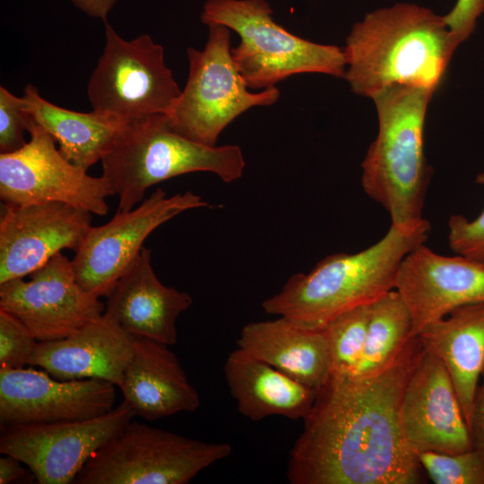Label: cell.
Instances as JSON below:
<instances>
[{
  "label": "cell",
  "instance_id": "cell-14",
  "mask_svg": "<svg viewBox=\"0 0 484 484\" xmlns=\"http://www.w3.org/2000/svg\"><path fill=\"white\" fill-rule=\"evenodd\" d=\"M115 385L97 378L62 380L34 368H0V425L92 419L114 408Z\"/></svg>",
  "mask_w": 484,
  "mask_h": 484
},
{
  "label": "cell",
  "instance_id": "cell-24",
  "mask_svg": "<svg viewBox=\"0 0 484 484\" xmlns=\"http://www.w3.org/2000/svg\"><path fill=\"white\" fill-rule=\"evenodd\" d=\"M33 120L58 143L62 155L87 170L102 157L125 123L95 110L78 112L58 107L27 84L22 96Z\"/></svg>",
  "mask_w": 484,
  "mask_h": 484
},
{
  "label": "cell",
  "instance_id": "cell-22",
  "mask_svg": "<svg viewBox=\"0 0 484 484\" xmlns=\"http://www.w3.org/2000/svg\"><path fill=\"white\" fill-rule=\"evenodd\" d=\"M224 376L238 411L252 421L271 416L304 419L316 390L237 348L227 357Z\"/></svg>",
  "mask_w": 484,
  "mask_h": 484
},
{
  "label": "cell",
  "instance_id": "cell-13",
  "mask_svg": "<svg viewBox=\"0 0 484 484\" xmlns=\"http://www.w3.org/2000/svg\"><path fill=\"white\" fill-rule=\"evenodd\" d=\"M0 284V308L20 319L38 341L72 335L104 314L105 305L77 282L61 252L30 274Z\"/></svg>",
  "mask_w": 484,
  "mask_h": 484
},
{
  "label": "cell",
  "instance_id": "cell-19",
  "mask_svg": "<svg viewBox=\"0 0 484 484\" xmlns=\"http://www.w3.org/2000/svg\"><path fill=\"white\" fill-rule=\"evenodd\" d=\"M135 338L103 314L68 337L39 341L29 366L62 380L97 378L119 388Z\"/></svg>",
  "mask_w": 484,
  "mask_h": 484
},
{
  "label": "cell",
  "instance_id": "cell-31",
  "mask_svg": "<svg viewBox=\"0 0 484 484\" xmlns=\"http://www.w3.org/2000/svg\"><path fill=\"white\" fill-rule=\"evenodd\" d=\"M483 12L484 0H457L443 17L452 34L462 43L473 33L477 20Z\"/></svg>",
  "mask_w": 484,
  "mask_h": 484
},
{
  "label": "cell",
  "instance_id": "cell-20",
  "mask_svg": "<svg viewBox=\"0 0 484 484\" xmlns=\"http://www.w3.org/2000/svg\"><path fill=\"white\" fill-rule=\"evenodd\" d=\"M168 344L136 337L119 386L135 416L148 421L199 409L198 392Z\"/></svg>",
  "mask_w": 484,
  "mask_h": 484
},
{
  "label": "cell",
  "instance_id": "cell-34",
  "mask_svg": "<svg viewBox=\"0 0 484 484\" xmlns=\"http://www.w3.org/2000/svg\"><path fill=\"white\" fill-rule=\"evenodd\" d=\"M118 0H71L80 11L91 18L106 19Z\"/></svg>",
  "mask_w": 484,
  "mask_h": 484
},
{
  "label": "cell",
  "instance_id": "cell-7",
  "mask_svg": "<svg viewBox=\"0 0 484 484\" xmlns=\"http://www.w3.org/2000/svg\"><path fill=\"white\" fill-rule=\"evenodd\" d=\"M232 446L131 420L77 474L75 484H186Z\"/></svg>",
  "mask_w": 484,
  "mask_h": 484
},
{
  "label": "cell",
  "instance_id": "cell-8",
  "mask_svg": "<svg viewBox=\"0 0 484 484\" xmlns=\"http://www.w3.org/2000/svg\"><path fill=\"white\" fill-rule=\"evenodd\" d=\"M203 50H186V84L168 115L170 126L203 144L215 146L222 131L239 115L257 106H271L280 98L276 87L250 91L231 56L230 30L208 25Z\"/></svg>",
  "mask_w": 484,
  "mask_h": 484
},
{
  "label": "cell",
  "instance_id": "cell-18",
  "mask_svg": "<svg viewBox=\"0 0 484 484\" xmlns=\"http://www.w3.org/2000/svg\"><path fill=\"white\" fill-rule=\"evenodd\" d=\"M192 304L191 295L158 279L151 264V250L143 246L108 294L104 314L135 337L170 346L177 341L178 316Z\"/></svg>",
  "mask_w": 484,
  "mask_h": 484
},
{
  "label": "cell",
  "instance_id": "cell-1",
  "mask_svg": "<svg viewBox=\"0 0 484 484\" xmlns=\"http://www.w3.org/2000/svg\"><path fill=\"white\" fill-rule=\"evenodd\" d=\"M422 349L414 336L378 376L357 382L331 376L316 390L290 453V483H424L423 469L401 422L404 389Z\"/></svg>",
  "mask_w": 484,
  "mask_h": 484
},
{
  "label": "cell",
  "instance_id": "cell-2",
  "mask_svg": "<svg viewBox=\"0 0 484 484\" xmlns=\"http://www.w3.org/2000/svg\"><path fill=\"white\" fill-rule=\"evenodd\" d=\"M461 43L444 17L412 3L367 13L346 38L344 77L357 95L372 98L397 84L436 91Z\"/></svg>",
  "mask_w": 484,
  "mask_h": 484
},
{
  "label": "cell",
  "instance_id": "cell-17",
  "mask_svg": "<svg viewBox=\"0 0 484 484\" xmlns=\"http://www.w3.org/2000/svg\"><path fill=\"white\" fill-rule=\"evenodd\" d=\"M401 422L404 437L417 455L472 449L451 377L442 361L424 347L404 389Z\"/></svg>",
  "mask_w": 484,
  "mask_h": 484
},
{
  "label": "cell",
  "instance_id": "cell-30",
  "mask_svg": "<svg viewBox=\"0 0 484 484\" xmlns=\"http://www.w3.org/2000/svg\"><path fill=\"white\" fill-rule=\"evenodd\" d=\"M476 182L484 186V169ZM448 243L453 252L484 263V209L478 217L468 220L454 214L448 220Z\"/></svg>",
  "mask_w": 484,
  "mask_h": 484
},
{
  "label": "cell",
  "instance_id": "cell-11",
  "mask_svg": "<svg viewBox=\"0 0 484 484\" xmlns=\"http://www.w3.org/2000/svg\"><path fill=\"white\" fill-rule=\"evenodd\" d=\"M208 206L191 191L168 197L158 188L138 206L117 212L108 222L91 227L75 251L72 264L77 282L96 297H107L154 229L186 211Z\"/></svg>",
  "mask_w": 484,
  "mask_h": 484
},
{
  "label": "cell",
  "instance_id": "cell-25",
  "mask_svg": "<svg viewBox=\"0 0 484 484\" xmlns=\"http://www.w3.org/2000/svg\"><path fill=\"white\" fill-rule=\"evenodd\" d=\"M412 337L410 312L393 290L371 304L360 360L355 371L344 377L365 382L378 376L397 361Z\"/></svg>",
  "mask_w": 484,
  "mask_h": 484
},
{
  "label": "cell",
  "instance_id": "cell-33",
  "mask_svg": "<svg viewBox=\"0 0 484 484\" xmlns=\"http://www.w3.org/2000/svg\"><path fill=\"white\" fill-rule=\"evenodd\" d=\"M35 480L31 471L18 458L4 454L0 458V484L27 482Z\"/></svg>",
  "mask_w": 484,
  "mask_h": 484
},
{
  "label": "cell",
  "instance_id": "cell-23",
  "mask_svg": "<svg viewBox=\"0 0 484 484\" xmlns=\"http://www.w3.org/2000/svg\"><path fill=\"white\" fill-rule=\"evenodd\" d=\"M417 337L446 368L469 428L475 393L484 369V303L454 310L427 326Z\"/></svg>",
  "mask_w": 484,
  "mask_h": 484
},
{
  "label": "cell",
  "instance_id": "cell-32",
  "mask_svg": "<svg viewBox=\"0 0 484 484\" xmlns=\"http://www.w3.org/2000/svg\"><path fill=\"white\" fill-rule=\"evenodd\" d=\"M469 430L472 448L484 454V369L475 393Z\"/></svg>",
  "mask_w": 484,
  "mask_h": 484
},
{
  "label": "cell",
  "instance_id": "cell-27",
  "mask_svg": "<svg viewBox=\"0 0 484 484\" xmlns=\"http://www.w3.org/2000/svg\"><path fill=\"white\" fill-rule=\"evenodd\" d=\"M417 456L436 484H484V454L473 448L458 454L423 452Z\"/></svg>",
  "mask_w": 484,
  "mask_h": 484
},
{
  "label": "cell",
  "instance_id": "cell-29",
  "mask_svg": "<svg viewBox=\"0 0 484 484\" xmlns=\"http://www.w3.org/2000/svg\"><path fill=\"white\" fill-rule=\"evenodd\" d=\"M33 118L22 97L0 87V151L8 153L26 144L24 132H29Z\"/></svg>",
  "mask_w": 484,
  "mask_h": 484
},
{
  "label": "cell",
  "instance_id": "cell-9",
  "mask_svg": "<svg viewBox=\"0 0 484 484\" xmlns=\"http://www.w3.org/2000/svg\"><path fill=\"white\" fill-rule=\"evenodd\" d=\"M181 91L162 46L148 34L125 39L105 22L104 49L87 88L93 110L124 123L168 115Z\"/></svg>",
  "mask_w": 484,
  "mask_h": 484
},
{
  "label": "cell",
  "instance_id": "cell-12",
  "mask_svg": "<svg viewBox=\"0 0 484 484\" xmlns=\"http://www.w3.org/2000/svg\"><path fill=\"white\" fill-rule=\"evenodd\" d=\"M134 416L123 400L92 419L1 426L0 452L21 460L39 484L73 483L93 454Z\"/></svg>",
  "mask_w": 484,
  "mask_h": 484
},
{
  "label": "cell",
  "instance_id": "cell-6",
  "mask_svg": "<svg viewBox=\"0 0 484 484\" xmlns=\"http://www.w3.org/2000/svg\"><path fill=\"white\" fill-rule=\"evenodd\" d=\"M266 0H207L201 21L235 31L239 43L233 61L249 89L264 90L298 73L344 77L343 48L319 44L290 32L272 18Z\"/></svg>",
  "mask_w": 484,
  "mask_h": 484
},
{
  "label": "cell",
  "instance_id": "cell-16",
  "mask_svg": "<svg viewBox=\"0 0 484 484\" xmlns=\"http://www.w3.org/2000/svg\"><path fill=\"white\" fill-rule=\"evenodd\" d=\"M91 227V213L62 203L4 204L0 284L30 275L63 249L75 252Z\"/></svg>",
  "mask_w": 484,
  "mask_h": 484
},
{
  "label": "cell",
  "instance_id": "cell-26",
  "mask_svg": "<svg viewBox=\"0 0 484 484\" xmlns=\"http://www.w3.org/2000/svg\"><path fill=\"white\" fill-rule=\"evenodd\" d=\"M371 305L347 310L324 328L330 354L331 376H350L364 349Z\"/></svg>",
  "mask_w": 484,
  "mask_h": 484
},
{
  "label": "cell",
  "instance_id": "cell-15",
  "mask_svg": "<svg viewBox=\"0 0 484 484\" xmlns=\"http://www.w3.org/2000/svg\"><path fill=\"white\" fill-rule=\"evenodd\" d=\"M394 290L410 312L412 335L417 336L459 307L484 303V263L442 255L421 244L402 261Z\"/></svg>",
  "mask_w": 484,
  "mask_h": 484
},
{
  "label": "cell",
  "instance_id": "cell-10",
  "mask_svg": "<svg viewBox=\"0 0 484 484\" xmlns=\"http://www.w3.org/2000/svg\"><path fill=\"white\" fill-rule=\"evenodd\" d=\"M30 140L21 149L0 154V198L4 204L62 203L97 215L108 212L107 198L116 194L103 176L66 160L51 135L33 121Z\"/></svg>",
  "mask_w": 484,
  "mask_h": 484
},
{
  "label": "cell",
  "instance_id": "cell-5",
  "mask_svg": "<svg viewBox=\"0 0 484 484\" xmlns=\"http://www.w3.org/2000/svg\"><path fill=\"white\" fill-rule=\"evenodd\" d=\"M100 161L102 176L118 195L117 212L133 209L149 187L167 179L203 171L230 183L242 177L246 167L238 145L194 142L175 131L165 115L124 124Z\"/></svg>",
  "mask_w": 484,
  "mask_h": 484
},
{
  "label": "cell",
  "instance_id": "cell-21",
  "mask_svg": "<svg viewBox=\"0 0 484 484\" xmlns=\"http://www.w3.org/2000/svg\"><path fill=\"white\" fill-rule=\"evenodd\" d=\"M237 346L315 390L332 375L324 329H307L284 316L246 324Z\"/></svg>",
  "mask_w": 484,
  "mask_h": 484
},
{
  "label": "cell",
  "instance_id": "cell-4",
  "mask_svg": "<svg viewBox=\"0 0 484 484\" xmlns=\"http://www.w3.org/2000/svg\"><path fill=\"white\" fill-rule=\"evenodd\" d=\"M435 92L428 87L397 84L371 98L378 131L361 163V186L394 225L423 219L432 174L425 154V121Z\"/></svg>",
  "mask_w": 484,
  "mask_h": 484
},
{
  "label": "cell",
  "instance_id": "cell-28",
  "mask_svg": "<svg viewBox=\"0 0 484 484\" xmlns=\"http://www.w3.org/2000/svg\"><path fill=\"white\" fill-rule=\"evenodd\" d=\"M38 342L20 319L0 308V368L29 366Z\"/></svg>",
  "mask_w": 484,
  "mask_h": 484
},
{
  "label": "cell",
  "instance_id": "cell-3",
  "mask_svg": "<svg viewBox=\"0 0 484 484\" xmlns=\"http://www.w3.org/2000/svg\"><path fill=\"white\" fill-rule=\"evenodd\" d=\"M429 232L430 224L424 218L411 225L391 224L369 247L327 255L308 272L292 275L262 307L301 327L322 330L340 314L371 305L394 290L402 261L425 244Z\"/></svg>",
  "mask_w": 484,
  "mask_h": 484
}]
</instances>
